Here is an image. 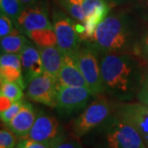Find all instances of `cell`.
Segmentation results:
<instances>
[{
	"instance_id": "1",
	"label": "cell",
	"mask_w": 148,
	"mask_h": 148,
	"mask_svg": "<svg viewBox=\"0 0 148 148\" xmlns=\"http://www.w3.org/2000/svg\"><path fill=\"white\" fill-rule=\"evenodd\" d=\"M141 58L134 52L101 53L104 93L119 101H129L138 95L146 77Z\"/></svg>"
},
{
	"instance_id": "2",
	"label": "cell",
	"mask_w": 148,
	"mask_h": 148,
	"mask_svg": "<svg viewBox=\"0 0 148 148\" xmlns=\"http://www.w3.org/2000/svg\"><path fill=\"white\" fill-rule=\"evenodd\" d=\"M138 42L134 21L127 12L119 11L106 16L85 43L100 53H135Z\"/></svg>"
},
{
	"instance_id": "3",
	"label": "cell",
	"mask_w": 148,
	"mask_h": 148,
	"mask_svg": "<svg viewBox=\"0 0 148 148\" xmlns=\"http://www.w3.org/2000/svg\"><path fill=\"white\" fill-rule=\"evenodd\" d=\"M82 138L88 148H147L138 131L113 113Z\"/></svg>"
},
{
	"instance_id": "4",
	"label": "cell",
	"mask_w": 148,
	"mask_h": 148,
	"mask_svg": "<svg viewBox=\"0 0 148 148\" xmlns=\"http://www.w3.org/2000/svg\"><path fill=\"white\" fill-rule=\"evenodd\" d=\"M77 24L82 41L93 36L96 27L109 15L111 4L106 0H54Z\"/></svg>"
},
{
	"instance_id": "5",
	"label": "cell",
	"mask_w": 148,
	"mask_h": 148,
	"mask_svg": "<svg viewBox=\"0 0 148 148\" xmlns=\"http://www.w3.org/2000/svg\"><path fill=\"white\" fill-rule=\"evenodd\" d=\"M112 111L113 104H110L106 95H97L96 99L73 121L72 132L77 138L84 137L105 121Z\"/></svg>"
},
{
	"instance_id": "6",
	"label": "cell",
	"mask_w": 148,
	"mask_h": 148,
	"mask_svg": "<svg viewBox=\"0 0 148 148\" xmlns=\"http://www.w3.org/2000/svg\"><path fill=\"white\" fill-rule=\"evenodd\" d=\"M51 22L59 49L64 54L76 58L82 42L77 22L65 12L57 9L52 12Z\"/></svg>"
},
{
	"instance_id": "7",
	"label": "cell",
	"mask_w": 148,
	"mask_h": 148,
	"mask_svg": "<svg viewBox=\"0 0 148 148\" xmlns=\"http://www.w3.org/2000/svg\"><path fill=\"white\" fill-rule=\"evenodd\" d=\"M113 114L135 128L148 145V106L142 102H123L113 104Z\"/></svg>"
},
{
	"instance_id": "8",
	"label": "cell",
	"mask_w": 148,
	"mask_h": 148,
	"mask_svg": "<svg viewBox=\"0 0 148 148\" xmlns=\"http://www.w3.org/2000/svg\"><path fill=\"white\" fill-rule=\"evenodd\" d=\"M75 60L79 67L86 84L94 95L104 93L101 66L98 61L96 50L90 46L80 48Z\"/></svg>"
},
{
	"instance_id": "9",
	"label": "cell",
	"mask_w": 148,
	"mask_h": 148,
	"mask_svg": "<svg viewBox=\"0 0 148 148\" xmlns=\"http://www.w3.org/2000/svg\"><path fill=\"white\" fill-rule=\"evenodd\" d=\"M91 95L88 87L58 85L55 109L61 116H70L84 109Z\"/></svg>"
},
{
	"instance_id": "10",
	"label": "cell",
	"mask_w": 148,
	"mask_h": 148,
	"mask_svg": "<svg viewBox=\"0 0 148 148\" xmlns=\"http://www.w3.org/2000/svg\"><path fill=\"white\" fill-rule=\"evenodd\" d=\"M14 24L16 29L24 35L35 30L53 29L49 18L46 3L43 0L26 6Z\"/></svg>"
},
{
	"instance_id": "11",
	"label": "cell",
	"mask_w": 148,
	"mask_h": 148,
	"mask_svg": "<svg viewBox=\"0 0 148 148\" xmlns=\"http://www.w3.org/2000/svg\"><path fill=\"white\" fill-rule=\"evenodd\" d=\"M27 96L35 102L55 108L58 83L56 77L43 73L27 85Z\"/></svg>"
},
{
	"instance_id": "12",
	"label": "cell",
	"mask_w": 148,
	"mask_h": 148,
	"mask_svg": "<svg viewBox=\"0 0 148 148\" xmlns=\"http://www.w3.org/2000/svg\"><path fill=\"white\" fill-rule=\"evenodd\" d=\"M64 132L58 121L52 115L40 113L32 126L27 138L51 144Z\"/></svg>"
},
{
	"instance_id": "13",
	"label": "cell",
	"mask_w": 148,
	"mask_h": 148,
	"mask_svg": "<svg viewBox=\"0 0 148 148\" xmlns=\"http://www.w3.org/2000/svg\"><path fill=\"white\" fill-rule=\"evenodd\" d=\"M21 61V71L26 85L44 73L42 61L39 49L32 44H29L20 53Z\"/></svg>"
},
{
	"instance_id": "14",
	"label": "cell",
	"mask_w": 148,
	"mask_h": 148,
	"mask_svg": "<svg viewBox=\"0 0 148 148\" xmlns=\"http://www.w3.org/2000/svg\"><path fill=\"white\" fill-rule=\"evenodd\" d=\"M36 116L33 106L27 101H23L20 111L9 123L8 127L16 134L17 138L20 139L27 138Z\"/></svg>"
},
{
	"instance_id": "15",
	"label": "cell",
	"mask_w": 148,
	"mask_h": 148,
	"mask_svg": "<svg viewBox=\"0 0 148 148\" xmlns=\"http://www.w3.org/2000/svg\"><path fill=\"white\" fill-rule=\"evenodd\" d=\"M58 85L88 87L75 58L65 54L61 69L57 77Z\"/></svg>"
},
{
	"instance_id": "16",
	"label": "cell",
	"mask_w": 148,
	"mask_h": 148,
	"mask_svg": "<svg viewBox=\"0 0 148 148\" xmlns=\"http://www.w3.org/2000/svg\"><path fill=\"white\" fill-rule=\"evenodd\" d=\"M42 61L44 73L49 74L57 78L58 73L64 62V52L58 45L39 48Z\"/></svg>"
},
{
	"instance_id": "17",
	"label": "cell",
	"mask_w": 148,
	"mask_h": 148,
	"mask_svg": "<svg viewBox=\"0 0 148 148\" xmlns=\"http://www.w3.org/2000/svg\"><path fill=\"white\" fill-rule=\"evenodd\" d=\"M29 44L24 34L16 28L10 35L1 38V53L20 54Z\"/></svg>"
},
{
	"instance_id": "18",
	"label": "cell",
	"mask_w": 148,
	"mask_h": 148,
	"mask_svg": "<svg viewBox=\"0 0 148 148\" xmlns=\"http://www.w3.org/2000/svg\"><path fill=\"white\" fill-rule=\"evenodd\" d=\"M26 35L36 45L38 48L58 45L57 37L53 29L35 30L29 32Z\"/></svg>"
},
{
	"instance_id": "19",
	"label": "cell",
	"mask_w": 148,
	"mask_h": 148,
	"mask_svg": "<svg viewBox=\"0 0 148 148\" xmlns=\"http://www.w3.org/2000/svg\"><path fill=\"white\" fill-rule=\"evenodd\" d=\"M25 7L20 0H0L1 12L8 16L13 22L20 16Z\"/></svg>"
},
{
	"instance_id": "20",
	"label": "cell",
	"mask_w": 148,
	"mask_h": 148,
	"mask_svg": "<svg viewBox=\"0 0 148 148\" xmlns=\"http://www.w3.org/2000/svg\"><path fill=\"white\" fill-rule=\"evenodd\" d=\"M22 90L24 89L18 83L1 81L0 95L5 96L12 102L22 100L23 97Z\"/></svg>"
},
{
	"instance_id": "21",
	"label": "cell",
	"mask_w": 148,
	"mask_h": 148,
	"mask_svg": "<svg viewBox=\"0 0 148 148\" xmlns=\"http://www.w3.org/2000/svg\"><path fill=\"white\" fill-rule=\"evenodd\" d=\"M0 78L3 82L18 83L23 89L27 87V85L23 79L21 69L9 66H0Z\"/></svg>"
},
{
	"instance_id": "22",
	"label": "cell",
	"mask_w": 148,
	"mask_h": 148,
	"mask_svg": "<svg viewBox=\"0 0 148 148\" xmlns=\"http://www.w3.org/2000/svg\"><path fill=\"white\" fill-rule=\"evenodd\" d=\"M52 148H83L82 142L80 138L75 136L73 133L68 135L63 132L52 144Z\"/></svg>"
},
{
	"instance_id": "23",
	"label": "cell",
	"mask_w": 148,
	"mask_h": 148,
	"mask_svg": "<svg viewBox=\"0 0 148 148\" xmlns=\"http://www.w3.org/2000/svg\"><path fill=\"white\" fill-rule=\"evenodd\" d=\"M16 136L8 126L0 130V148H15Z\"/></svg>"
},
{
	"instance_id": "24",
	"label": "cell",
	"mask_w": 148,
	"mask_h": 148,
	"mask_svg": "<svg viewBox=\"0 0 148 148\" xmlns=\"http://www.w3.org/2000/svg\"><path fill=\"white\" fill-rule=\"evenodd\" d=\"M22 104H23L22 101L13 102L8 109H7L4 111H2L0 113L1 121L3 122L6 126H8L9 124V123L12 120V119L16 116L17 113L20 111Z\"/></svg>"
},
{
	"instance_id": "25",
	"label": "cell",
	"mask_w": 148,
	"mask_h": 148,
	"mask_svg": "<svg viewBox=\"0 0 148 148\" xmlns=\"http://www.w3.org/2000/svg\"><path fill=\"white\" fill-rule=\"evenodd\" d=\"M0 66H9L21 69V55L16 53H1Z\"/></svg>"
},
{
	"instance_id": "26",
	"label": "cell",
	"mask_w": 148,
	"mask_h": 148,
	"mask_svg": "<svg viewBox=\"0 0 148 148\" xmlns=\"http://www.w3.org/2000/svg\"><path fill=\"white\" fill-rule=\"evenodd\" d=\"M16 30L14 22L4 13L1 12L0 16V37L3 38Z\"/></svg>"
},
{
	"instance_id": "27",
	"label": "cell",
	"mask_w": 148,
	"mask_h": 148,
	"mask_svg": "<svg viewBox=\"0 0 148 148\" xmlns=\"http://www.w3.org/2000/svg\"><path fill=\"white\" fill-rule=\"evenodd\" d=\"M135 53L148 61V33L143 35L140 40H138Z\"/></svg>"
},
{
	"instance_id": "28",
	"label": "cell",
	"mask_w": 148,
	"mask_h": 148,
	"mask_svg": "<svg viewBox=\"0 0 148 148\" xmlns=\"http://www.w3.org/2000/svg\"><path fill=\"white\" fill-rule=\"evenodd\" d=\"M19 148H52L49 144L35 141L30 138H23L16 146Z\"/></svg>"
},
{
	"instance_id": "29",
	"label": "cell",
	"mask_w": 148,
	"mask_h": 148,
	"mask_svg": "<svg viewBox=\"0 0 148 148\" xmlns=\"http://www.w3.org/2000/svg\"><path fill=\"white\" fill-rule=\"evenodd\" d=\"M133 3L134 9L142 16L148 18V0H136Z\"/></svg>"
},
{
	"instance_id": "30",
	"label": "cell",
	"mask_w": 148,
	"mask_h": 148,
	"mask_svg": "<svg viewBox=\"0 0 148 148\" xmlns=\"http://www.w3.org/2000/svg\"><path fill=\"white\" fill-rule=\"evenodd\" d=\"M137 97L140 102L148 106V77H145L143 86L139 90Z\"/></svg>"
},
{
	"instance_id": "31",
	"label": "cell",
	"mask_w": 148,
	"mask_h": 148,
	"mask_svg": "<svg viewBox=\"0 0 148 148\" xmlns=\"http://www.w3.org/2000/svg\"><path fill=\"white\" fill-rule=\"evenodd\" d=\"M13 102L8 99L5 96L0 95V111H4L7 109H8Z\"/></svg>"
},
{
	"instance_id": "32",
	"label": "cell",
	"mask_w": 148,
	"mask_h": 148,
	"mask_svg": "<svg viewBox=\"0 0 148 148\" xmlns=\"http://www.w3.org/2000/svg\"><path fill=\"white\" fill-rule=\"evenodd\" d=\"M111 5H121L125 3L129 2V0H108Z\"/></svg>"
},
{
	"instance_id": "33",
	"label": "cell",
	"mask_w": 148,
	"mask_h": 148,
	"mask_svg": "<svg viewBox=\"0 0 148 148\" xmlns=\"http://www.w3.org/2000/svg\"><path fill=\"white\" fill-rule=\"evenodd\" d=\"M21 3L24 4L25 6H28V5H32L33 3H36L38 1H40V0H20Z\"/></svg>"
},
{
	"instance_id": "34",
	"label": "cell",
	"mask_w": 148,
	"mask_h": 148,
	"mask_svg": "<svg viewBox=\"0 0 148 148\" xmlns=\"http://www.w3.org/2000/svg\"><path fill=\"white\" fill-rule=\"evenodd\" d=\"M146 77H148V63L147 65V68H146Z\"/></svg>"
},
{
	"instance_id": "35",
	"label": "cell",
	"mask_w": 148,
	"mask_h": 148,
	"mask_svg": "<svg viewBox=\"0 0 148 148\" xmlns=\"http://www.w3.org/2000/svg\"><path fill=\"white\" fill-rule=\"evenodd\" d=\"M136 0H129V2H132V3H133V2H135Z\"/></svg>"
},
{
	"instance_id": "36",
	"label": "cell",
	"mask_w": 148,
	"mask_h": 148,
	"mask_svg": "<svg viewBox=\"0 0 148 148\" xmlns=\"http://www.w3.org/2000/svg\"><path fill=\"white\" fill-rule=\"evenodd\" d=\"M106 1H107V2H108V0H106ZM108 3H109V2H108Z\"/></svg>"
},
{
	"instance_id": "37",
	"label": "cell",
	"mask_w": 148,
	"mask_h": 148,
	"mask_svg": "<svg viewBox=\"0 0 148 148\" xmlns=\"http://www.w3.org/2000/svg\"><path fill=\"white\" fill-rule=\"evenodd\" d=\"M147 148H148V145H147Z\"/></svg>"
},
{
	"instance_id": "38",
	"label": "cell",
	"mask_w": 148,
	"mask_h": 148,
	"mask_svg": "<svg viewBox=\"0 0 148 148\" xmlns=\"http://www.w3.org/2000/svg\"><path fill=\"white\" fill-rule=\"evenodd\" d=\"M16 148H19V147H16Z\"/></svg>"
}]
</instances>
